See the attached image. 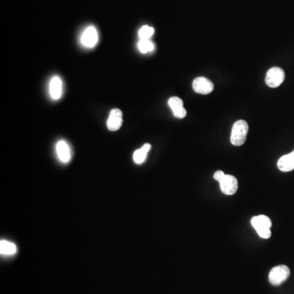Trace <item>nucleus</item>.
I'll list each match as a JSON object with an SVG mask.
<instances>
[{
    "mask_svg": "<svg viewBox=\"0 0 294 294\" xmlns=\"http://www.w3.org/2000/svg\"><path fill=\"white\" fill-rule=\"evenodd\" d=\"M221 190L225 195H233L237 192L238 190V181L235 176L232 175H227L223 177V179L219 182Z\"/></svg>",
    "mask_w": 294,
    "mask_h": 294,
    "instance_id": "5",
    "label": "nucleus"
},
{
    "mask_svg": "<svg viewBox=\"0 0 294 294\" xmlns=\"http://www.w3.org/2000/svg\"><path fill=\"white\" fill-rule=\"evenodd\" d=\"M258 235L262 239L271 238V229H262V230H257Z\"/></svg>",
    "mask_w": 294,
    "mask_h": 294,
    "instance_id": "17",
    "label": "nucleus"
},
{
    "mask_svg": "<svg viewBox=\"0 0 294 294\" xmlns=\"http://www.w3.org/2000/svg\"><path fill=\"white\" fill-rule=\"evenodd\" d=\"M98 41V34H97V30L93 26H89L87 27L84 33H83L82 37H81V42L83 45L86 48L92 49L97 44Z\"/></svg>",
    "mask_w": 294,
    "mask_h": 294,
    "instance_id": "7",
    "label": "nucleus"
},
{
    "mask_svg": "<svg viewBox=\"0 0 294 294\" xmlns=\"http://www.w3.org/2000/svg\"><path fill=\"white\" fill-rule=\"evenodd\" d=\"M17 246L12 242L7 241H1L0 242V253L2 255H13L17 253Z\"/></svg>",
    "mask_w": 294,
    "mask_h": 294,
    "instance_id": "14",
    "label": "nucleus"
},
{
    "mask_svg": "<svg viewBox=\"0 0 294 294\" xmlns=\"http://www.w3.org/2000/svg\"><path fill=\"white\" fill-rule=\"evenodd\" d=\"M56 154L60 161L68 163L71 159V151L68 144L65 141H59L56 144Z\"/></svg>",
    "mask_w": 294,
    "mask_h": 294,
    "instance_id": "9",
    "label": "nucleus"
},
{
    "mask_svg": "<svg viewBox=\"0 0 294 294\" xmlns=\"http://www.w3.org/2000/svg\"><path fill=\"white\" fill-rule=\"evenodd\" d=\"M138 47L141 53H147L155 49V44L149 39H140Z\"/></svg>",
    "mask_w": 294,
    "mask_h": 294,
    "instance_id": "15",
    "label": "nucleus"
},
{
    "mask_svg": "<svg viewBox=\"0 0 294 294\" xmlns=\"http://www.w3.org/2000/svg\"><path fill=\"white\" fill-rule=\"evenodd\" d=\"M284 79H285V74L283 69L279 67H273L269 69L266 73L265 81L268 87L276 88L282 85Z\"/></svg>",
    "mask_w": 294,
    "mask_h": 294,
    "instance_id": "3",
    "label": "nucleus"
},
{
    "mask_svg": "<svg viewBox=\"0 0 294 294\" xmlns=\"http://www.w3.org/2000/svg\"><path fill=\"white\" fill-rule=\"evenodd\" d=\"M192 87L194 92L199 94L207 95L209 94L214 89V85L212 81L208 80L205 77H198L193 81Z\"/></svg>",
    "mask_w": 294,
    "mask_h": 294,
    "instance_id": "4",
    "label": "nucleus"
},
{
    "mask_svg": "<svg viewBox=\"0 0 294 294\" xmlns=\"http://www.w3.org/2000/svg\"><path fill=\"white\" fill-rule=\"evenodd\" d=\"M225 176V174L223 173V171H221V170H218V171L216 172L215 173L214 175H213V178H214L217 182H220L223 179V177Z\"/></svg>",
    "mask_w": 294,
    "mask_h": 294,
    "instance_id": "18",
    "label": "nucleus"
},
{
    "mask_svg": "<svg viewBox=\"0 0 294 294\" xmlns=\"http://www.w3.org/2000/svg\"><path fill=\"white\" fill-rule=\"evenodd\" d=\"M169 105L175 117L183 119L187 115V110L183 106V101L179 97H173L169 98Z\"/></svg>",
    "mask_w": 294,
    "mask_h": 294,
    "instance_id": "8",
    "label": "nucleus"
},
{
    "mask_svg": "<svg viewBox=\"0 0 294 294\" xmlns=\"http://www.w3.org/2000/svg\"><path fill=\"white\" fill-rule=\"evenodd\" d=\"M155 33V30L151 26H144L139 31V38L141 39H149Z\"/></svg>",
    "mask_w": 294,
    "mask_h": 294,
    "instance_id": "16",
    "label": "nucleus"
},
{
    "mask_svg": "<svg viewBox=\"0 0 294 294\" xmlns=\"http://www.w3.org/2000/svg\"><path fill=\"white\" fill-rule=\"evenodd\" d=\"M248 133V124L245 121H236L232 127L230 134V142L233 146H241L243 145L247 139Z\"/></svg>",
    "mask_w": 294,
    "mask_h": 294,
    "instance_id": "1",
    "label": "nucleus"
},
{
    "mask_svg": "<svg viewBox=\"0 0 294 294\" xmlns=\"http://www.w3.org/2000/svg\"><path fill=\"white\" fill-rule=\"evenodd\" d=\"M50 96L53 100H58L62 95V81L58 76H54L49 85Z\"/></svg>",
    "mask_w": 294,
    "mask_h": 294,
    "instance_id": "11",
    "label": "nucleus"
},
{
    "mask_svg": "<svg viewBox=\"0 0 294 294\" xmlns=\"http://www.w3.org/2000/svg\"><path fill=\"white\" fill-rule=\"evenodd\" d=\"M277 166L280 171L284 172V173L293 171L294 169V159L292 154H288V155L282 156L281 158L278 160Z\"/></svg>",
    "mask_w": 294,
    "mask_h": 294,
    "instance_id": "12",
    "label": "nucleus"
},
{
    "mask_svg": "<svg viewBox=\"0 0 294 294\" xmlns=\"http://www.w3.org/2000/svg\"><path fill=\"white\" fill-rule=\"evenodd\" d=\"M290 276V270L285 265H279L271 269L269 273V282L273 286H279L286 281Z\"/></svg>",
    "mask_w": 294,
    "mask_h": 294,
    "instance_id": "2",
    "label": "nucleus"
},
{
    "mask_svg": "<svg viewBox=\"0 0 294 294\" xmlns=\"http://www.w3.org/2000/svg\"><path fill=\"white\" fill-rule=\"evenodd\" d=\"M251 224L256 231L262 229H271L272 226L271 218H268L266 215H259L253 217L251 219Z\"/></svg>",
    "mask_w": 294,
    "mask_h": 294,
    "instance_id": "10",
    "label": "nucleus"
},
{
    "mask_svg": "<svg viewBox=\"0 0 294 294\" xmlns=\"http://www.w3.org/2000/svg\"><path fill=\"white\" fill-rule=\"evenodd\" d=\"M123 123V113L120 109H113L108 118L107 128L110 131H117Z\"/></svg>",
    "mask_w": 294,
    "mask_h": 294,
    "instance_id": "6",
    "label": "nucleus"
},
{
    "mask_svg": "<svg viewBox=\"0 0 294 294\" xmlns=\"http://www.w3.org/2000/svg\"><path fill=\"white\" fill-rule=\"evenodd\" d=\"M151 148V144L146 143L141 148L137 150L133 153V161L135 162L137 164H143Z\"/></svg>",
    "mask_w": 294,
    "mask_h": 294,
    "instance_id": "13",
    "label": "nucleus"
},
{
    "mask_svg": "<svg viewBox=\"0 0 294 294\" xmlns=\"http://www.w3.org/2000/svg\"><path fill=\"white\" fill-rule=\"evenodd\" d=\"M292 156H293V158H294V151H293V152H292Z\"/></svg>",
    "mask_w": 294,
    "mask_h": 294,
    "instance_id": "19",
    "label": "nucleus"
}]
</instances>
